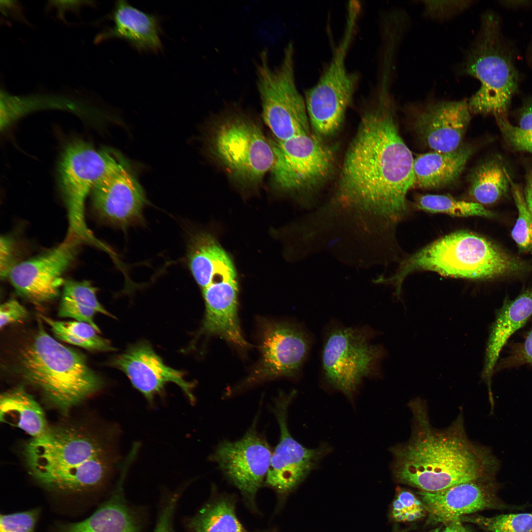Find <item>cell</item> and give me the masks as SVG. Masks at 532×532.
Segmentation results:
<instances>
[{
	"label": "cell",
	"mask_w": 532,
	"mask_h": 532,
	"mask_svg": "<svg viewBox=\"0 0 532 532\" xmlns=\"http://www.w3.org/2000/svg\"><path fill=\"white\" fill-rule=\"evenodd\" d=\"M374 91L345 153L336 194L343 203L373 208L398 220L408 211L414 159L399 133L391 89Z\"/></svg>",
	"instance_id": "1"
},
{
	"label": "cell",
	"mask_w": 532,
	"mask_h": 532,
	"mask_svg": "<svg viewBox=\"0 0 532 532\" xmlns=\"http://www.w3.org/2000/svg\"><path fill=\"white\" fill-rule=\"evenodd\" d=\"M408 406L412 416L410 438L390 449L398 482L435 492L467 481L496 480L500 460L489 447L469 439L462 412L440 430L432 426L424 400L413 399Z\"/></svg>",
	"instance_id": "2"
},
{
	"label": "cell",
	"mask_w": 532,
	"mask_h": 532,
	"mask_svg": "<svg viewBox=\"0 0 532 532\" xmlns=\"http://www.w3.org/2000/svg\"><path fill=\"white\" fill-rule=\"evenodd\" d=\"M42 321L38 316L35 328L12 349L9 369L66 413L100 391L104 382L82 353L51 336Z\"/></svg>",
	"instance_id": "3"
},
{
	"label": "cell",
	"mask_w": 532,
	"mask_h": 532,
	"mask_svg": "<svg viewBox=\"0 0 532 532\" xmlns=\"http://www.w3.org/2000/svg\"><path fill=\"white\" fill-rule=\"evenodd\" d=\"M24 456L29 473L44 487L77 493L94 489L110 468L108 450L91 432L71 426L48 428L26 444Z\"/></svg>",
	"instance_id": "4"
},
{
	"label": "cell",
	"mask_w": 532,
	"mask_h": 532,
	"mask_svg": "<svg viewBox=\"0 0 532 532\" xmlns=\"http://www.w3.org/2000/svg\"><path fill=\"white\" fill-rule=\"evenodd\" d=\"M429 270L444 276L487 280L532 270V265L477 233L461 231L441 237L407 258L393 277L397 293L408 274Z\"/></svg>",
	"instance_id": "5"
},
{
	"label": "cell",
	"mask_w": 532,
	"mask_h": 532,
	"mask_svg": "<svg viewBox=\"0 0 532 532\" xmlns=\"http://www.w3.org/2000/svg\"><path fill=\"white\" fill-rule=\"evenodd\" d=\"M512 45L505 36L500 19L492 11L481 16L476 36L461 64L462 75L477 79L478 90L469 99L471 114L507 117L520 77Z\"/></svg>",
	"instance_id": "6"
},
{
	"label": "cell",
	"mask_w": 532,
	"mask_h": 532,
	"mask_svg": "<svg viewBox=\"0 0 532 532\" xmlns=\"http://www.w3.org/2000/svg\"><path fill=\"white\" fill-rule=\"evenodd\" d=\"M125 167H127L126 160L113 150H97L81 141L73 142L67 146L58 168L59 186L67 210V233L73 234L84 243L105 252L108 250L87 226L85 218V201L98 183Z\"/></svg>",
	"instance_id": "7"
},
{
	"label": "cell",
	"mask_w": 532,
	"mask_h": 532,
	"mask_svg": "<svg viewBox=\"0 0 532 532\" xmlns=\"http://www.w3.org/2000/svg\"><path fill=\"white\" fill-rule=\"evenodd\" d=\"M254 63L262 117L275 139L283 141L311 133L304 98L297 86L292 41L284 47L277 65L270 66L266 48Z\"/></svg>",
	"instance_id": "8"
},
{
	"label": "cell",
	"mask_w": 532,
	"mask_h": 532,
	"mask_svg": "<svg viewBox=\"0 0 532 532\" xmlns=\"http://www.w3.org/2000/svg\"><path fill=\"white\" fill-rule=\"evenodd\" d=\"M360 9L355 4L347 6L341 39L318 81L305 92L310 126L320 138L330 136L340 129L356 89L358 76L347 70L346 61Z\"/></svg>",
	"instance_id": "9"
},
{
	"label": "cell",
	"mask_w": 532,
	"mask_h": 532,
	"mask_svg": "<svg viewBox=\"0 0 532 532\" xmlns=\"http://www.w3.org/2000/svg\"><path fill=\"white\" fill-rule=\"evenodd\" d=\"M222 122L208 139L210 153L238 183L258 185L273 164L270 140L243 113L231 112Z\"/></svg>",
	"instance_id": "10"
},
{
	"label": "cell",
	"mask_w": 532,
	"mask_h": 532,
	"mask_svg": "<svg viewBox=\"0 0 532 532\" xmlns=\"http://www.w3.org/2000/svg\"><path fill=\"white\" fill-rule=\"evenodd\" d=\"M270 142L274 158L270 172L278 189L283 192L312 189L331 175L334 165L333 153L315 134Z\"/></svg>",
	"instance_id": "11"
},
{
	"label": "cell",
	"mask_w": 532,
	"mask_h": 532,
	"mask_svg": "<svg viewBox=\"0 0 532 532\" xmlns=\"http://www.w3.org/2000/svg\"><path fill=\"white\" fill-rule=\"evenodd\" d=\"M362 331L337 328L328 336L322 354L327 381L352 399L364 377L370 375L383 355Z\"/></svg>",
	"instance_id": "12"
},
{
	"label": "cell",
	"mask_w": 532,
	"mask_h": 532,
	"mask_svg": "<svg viewBox=\"0 0 532 532\" xmlns=\"http://www.w3.org/2000/svg\"><path fill=\"white\" fill-rule=\"evenodd\" d=\"M257 416L240 439L220 442L210 457L252 510L256 509V494L265 484L273 451L257 430Z\"/></svg>",
	"instance_id": "13"
},
{
	"label": "cell",
	"mask_w": 532,
	"mask_h": 532,
	"mask_svg": "<svg viewBox=\"0 0 532 532\" xmlns=\"http://www.w3.org/2000/svg\"><path fill=\"white\" fill-rule=\"evenodd\" d=\"M259 362L249 375L230 390L233 395L258 383L281 377L295 376L308 351L306 334L290 323L262 319L260 323Z\"/></svg>",
	"instance_id": "14"
},
{
	"label": "cell",
	"mask_w": 532,
	"mask_h": 532,
	"mask_svg": "<svg viewBox=\"0 0 532 532\" xmlns=\"http://www.w3.org/2000/svg\"><path fill=\"white\" fill-rule=\"evenodd\" d=\"M295 391L279 394L272 408L280 430L279 440L272 451L265 484L284 498L306 478L331 450L327 445L307 448L291 435L287 424L289 406Z\"/></svg>",
	"instance_id": "15"
},
{
	"label": "cell",
	"mask_w": 532,
	"mask_h": 532,
	"mask_svg": "<svg viewBox=\"0 0 532 532\" xmlns=\"http://www.w3.org/2000/svg\"><path fill=\"white\" fill-rule=\"evenodd\" d=\"M83 243L75 235L67 233L58 245L21 261L8 279L16 293L30 302L37 305L50 302L60 296L66 281L64 275Z\"/></svg>",
	"instance_id": "16"
},
{
	"label": "cell",
	"mask_w": 532,
	"mask_h": 532,
	"mask_svg": "<svg viewBox=\"0 0 532 532\" xmlns=\"http://www.w3.org/2000/svg\"><path fill=\"white\" fill-rule=\"evenodd\" d=\"M108 363L123 371L151 405L155 397L162 394L165 385L169 382L177 385L190 402L195 401L192 393L194 383L186 381L182 371L166 366L147 341L131 345Z\"/></svg>",
	"instance_id": "17"
},
{
	"label": "cell",
	"mask_w": 532,
	"mask_h": 532,
	"mask_svg": "<svg viewBox=\"0 0 532 532\" xmlns=\"http://www.w3.org/2000/svg\"><path fill=\"white\" fill-rule=\"evenodd\" d=\"M500 487L496 480H476L438 491L420 490L418 494L430 521L446 524L484 509L512 508L499 498Z\"/></svg>",
	"instance_id": "18"
},
{
	"label": "cell",
	"mask_w": 532,
	"mask_h": 532,
	"mask_svg": "<svg viewBox=\"0 0 532 532\" xmlns=\"http://www.w3.org/2000/svg\"><path fill=\"white\" fill-rule=\"evenodd\" d=\"M91 194L93 209L103 221L126 228L142 220L146 196L127 167L101 180L94 187Z\"/></svg>",
	"instance_id": "19"
},
{
	"label": "cell",
	"mask_w": 532,
	"mask_h": 532,
	"mask_svg": "<svg viewBox=\"0 0 532 532\" xmlns=\"http://www.w3.org/2000/svg\"><path fill=\"white\" fill-rule=\"evenodd\" d=\"M471 114L466 99L433 102L417 114L415 128L433 151L450 152L461 146Z\"/></svg>",
	"instance_id": "20"
},
{
	"label": "cell",
	"mask_w": 532,
	"mask_h": 532,
	"mask_svg": "<svg viewBox=\"0 0 532 532\" xmlns=\"http://www.w3.org/2000/svg\"><path fill=\"white\" fill-rule=\"evenodd\" d=\"M532 315V288L514 299H505L497 311L487 342L482 378L486 383L490 405L494 404L492 377L500 353L510 336L522 328Z\"/></svg>",
	"instance_id": "21"
},
{
	"label": "cell",
	"mask_w": 532,
	"mask_h": 532,
	"mask_svg": "<svg viewBox=\"0 0 532 532\" xmlns=\"http://www.w3.org/2000/svg\"><path fill=\"white\" fill-rule=\"evenodd\" d=\"M131 465L127 460L122 463L115 489L92 515L82 521L64 525L60 532H140L139 517L124 493L125 479Z\"/></svg>",
	"instance_id": "22"
},
{
	"label": "cell",
	"mask_w": 532,
	"mask_h": 532,
	"mask_svg": "<svg viewBox=\"0 0 532 532\" xmlns=\"http://www.w3.org/2000/svg\"><path fill=\"white\" fill-rule=\"evenodd\" d=\"M113 26L100 39L117 38L126 40L140 52L158 53L163 48L158 17L145 13L125 0L117 1L111 15Z\"/></svg>",
	"instance_id": "23"
},
{
	"label": "cell",
	"mask_w": 532,
	"mask_h": 532,
	"mask_svg": "<svg viewBox=\"0 0 532 532\" xmlns=\"http://www.w3.org/2000/svg\"><path fill=\"white\" fill-rule=\"evenodd\" d=\"M238 292L230 290L202 294L205 311L198 335L219 336L239 350L249 347L239 326Z\"/></svg>",
	"instance_id": "24"
},
{
	"label": "cell",
	"mask_w": 532,
	"mask_h": 532,
	"mask_svg": "<svg viewBox=\"0 0 532 532\" xmlns=\"http://www.w3.org/2000/svg\"><path fill=\"white\" fill-rule=\"evenodd\" d=\"M469 146L448 152L432 151L417 156L414 161L413 188L432 189L455 181L473 153Z\"/></svg>",
	"instance_id": "25"
},
{
	"label": "cell",
	"mask_w": 532,
	"mask_h": 532,
	"mask_svg": "<svg viewBox=\"0 0 532 532\" xmlns=\"http://www.w3.org/2000/svg\"><path fill=\"white\" fill-rule=\"evenodd\" d=\"M0 420L35 437L48 429L44 412L24 386L4 392L0 397Z\"/></svg>",
	"instance_id": "26"
},
{
	"label": "cell",
	"mask_w": 532,
	"mask_h": 532,
	"mask_svg": "<svg viewBox=\"0 0 532 532\" xmlns=\"http://www.w3.org/2000/svg\"><path fill=\"white\" fill-rule=\"evenodd\" d=\"M209 500L185 522L187 532H248L235 512L233 496L220 494L214 487Z\"/></svg>",
	"instance_id": "27"
},
{
	"label": "cell",
	"mask_w": 532,
	"mask_h": 532,
	"mask_svg": "<svg viewBox=\"0 0 532 532\" xmlns=\"http://www.w3.org/2000/svg\"><path fill=\"white\" fill-rule=\"evenodd\" d=\"M97 292V289L89 281L66 280L62 288L58 316L88 323L100 333V329L94 321L95 315L100 313L115 317L99 301Z\"/></svg>",
	"instance_id": "28"
},
{
	"label": "cell",
	"mask_w": 532,
	"mask_h": 532,
	"mask_svg": "<svg viewBox=\"0 0 532 532\" xmlns=\"http://www.w3.org/2000/svg\"><path fill=\"white\" fill-rule=\"evenodd\" d=\"M512 178L503 162L496 157L479 164L470 176L469 194L482 205L494 204L511 190Z\"/></svg>",
	"instance_id": "29"
},
{
	"label": "cell",
	"mask_w": 532,
	"mask_h": 532,
	"mask_svg": "<svg viewBox=\"0 0 532 532\" xmlns=\"http://www.w3.org/2000/svg\"><path fill=\"white\" fill-rule=\"evenodd\" d=\"M51 328L58 339L92 351L107 352L115 350L110 342L98 334L88 323L78 321H58L48 316L39 315Z\"/></svg>",
	"instance_id": "30"
},
{
	"label": "cell",
	"mask_w": 532,
	"mask_h": 532,
	"mask_svg": "<svg viewBox=\"0 0 532 532\" xmlns=\"http://www.w3.org/2000/svg\"><path fill=\"white\" fill-rule=\"evenodd\" d=\"M416 207L425 211L445 213L456 217L479 216L493 218L495 214L475 202L460 200L449 196L425 195L418 196Z\"/></svg>",
	"instance_id": "31"
},
{
	"label": "cell",
	"mask_w": 532,
	"mask_h": 532,
	"mask_svg": "<svg viewBox=\"0 0 532 532\" xmlns=\"http://www.w3.org/2000/svg\"><path fill=\"white\" fill-rule=\"evenodd\" d=\"M459 520L475 524L487 532H532V513L493 517L465 516Z\"/></svg>",
	"instance_id": "32"
},
{
	"label": "cell",
	"mask_w": 532,
	"mask_h": 532,
	"mask_svg": "<svg viewBox=\"0 0 532 532\" xmlns=\"http://www.w3.org/2000/svg\"><path fill=\"white\" fill-rule=\"evenodd\" d=\"M511 190L518 214L511 231V236L519 251L532 253V215L527 206L523 191L512 180Z\"/></svg>",
	"instance_id": "33"
},
{
	"label": "cell",
	"mask_w": 532,
	"mask_h": 532,
	"mask_svg": "<svg viewBox=\"0 0 532 532\" xmlns=\"http://www.w3.org/2000/svg\"><path fill=\"white\" fill-rule=\"evenodd\" d=\"M391 516L399 522H411L424 516L426 510L411 492L398 488L391 507Z\"/></svg>",
	"instance_id": "34"
},
{
	"label": "cell",
	"mask_w": 532,
	"mask_h": 532,
	"mask_svg": "<svg viewBox=\"0 0 532 532\" xmlns=\"http://www.w3.org/2000/svg\"><path fill=\"white\" fill-rule=\"evenodd\" d=\"M505 141L516 151L532 153V129L524 130L512 125L507 117H495Z\"/></svg>",
	"instance_id": "35"
},
{
	"label": "cell",
	"mask_w": 532,
	"mask_h": 532,
	"mask_svg": "<svg viewBox=\"0 0 532 532\" xmlns=\"http://www.w3.org/2000/svg\"><path fill=\"white\" fill-rule=\"evenodd\" d=\"M424 14L427 17L437 20L450 19L469 8L473 1H422Z\"/></svg>",
	"instance_id": "36"
},
{
	"label": "cell",
	"mask_w": 532,
	"mask_h": 532,
	"mask_svg": "<svg viewBox=\"0 0 532 532\" xmlns=\"http://www.w3.org/2000/svg\"><path fill=\"white\" fill-rule=\"evenodd\" d=\"M39 511L29 510L1 515L0 532H34Z\"/></svg>",
	"instance_id": "37"
},
{
	"label": "cell",
	"mask_w": 532,
	"mask_h": 532,
	"mask_svg": "<svg viewBox=\"0 0 532 532\" xmlns=\"http://www.w3.org/2000/svg\"><path fill=\"white\" fill-rule=\"evenodd\" d=\"M19 251L14 238L9 235H1L0 238V277L8 279L12 269L20 262Z\"/></svg>",
	"instance_id": "38"
},
{
	"label": "cell",
	"mask_w": 532,
	"mask_h": 532,
	"mask_svg": "<svg viewBox=\"0 0 532 532\" xmlns=\"http://www.w3.org/2000/svg\"><path fill=\"white\" fill-rule=\"evenodd\" d=\"M180 496V492L172 494L166 500L159 513L153 532H174L173 517Z\"/></svg>",
	"instance_id": "39"
},
{
	"label": "cell",
	"mask_w": 532,
	"mask_h": 532,
	"mask_svg": "<svg viewBox=\"0 0 532 532\" xmlns=\"http://www.w3.org/2000/svg\"><path fill=\"white\" fill-rule=\"evenodd\" d=\"M28 317L27 309L16 299H10L0 305V328L23 321Z\"/></svg>",
	"instance_id": "40"
},
{
	"label": "cell",
	"mask_w": 532,
	"mask_h": 532,
	"mask_svg": "<svg viewBox=\"0 0 532 532\" xmlns=\"http://www.w3.org/2000/svg\"><path fill=\"white\" fill-rule=\"evenodd\" d=\"M525 364L532 365V329L525 340L517 345L511 354L504 360L501 366L512 367Z\"/></svg>",
	"instance_id": "41"
},
{
	"label": "cell",
	"mask_w": 532,
	"mask_h": 532,
	"mask_svg": "<svg viewBox=\"0 0 532 532\" xmlns=\"http://www.w3.org/2000/svg\"><path fill=\"white\" fill-rule=\"evenodd\" d=\"M518 127L524 130L532 129V97L526 100L520 109Z\"/></svg>",
	"instance_id": "42"
},
{
	"label": "cell",
	"mask_w": 532,
	"mask_h": 532,
	"mask_svg": "<svg viewBox=\"0 0 532 532\" xmlns=\"http://www.w3.org/2000/svg\"><path fill=\"white\" fill-rule=\"evenodd\" d=\"M502 7L513 10H518L532 7L531 0H503L499 1Z\"/></svg>",
	"instance_id": "43"
},
{
	"label": "cell",
	"mask_w": 532,
	"mask_h": 532,
	"mask_svg": "<svg viewBox=\"0 0 532 532\" xmlns=\"http://www.w3.org/2000/svg\"><path fill=\"white\" fill-rule=\"evenodd\" d=\"M523 193L527 206L532 215V170L527 175Z\"/></svg>",
	"instance_id": "44"
},
{
	"label": "cell",
	"mask_w": 532,
	"mask_h": 532,
	"mask_svg": "<svg viewBox=\"0 0 532 532\" xmlns=\"http://www.w3.org/2000/svg\"><path fill=\"white\" fill-rule=\"evenodd\" d=\"M445 524V527L440 532H472L460 520L453 521Z\"/></svg>",
	"instance_id": "45"
},
{
	"label": "cell",
	"mask_w": 532,
	"mask_h": 532,
	"mask_svg": "<svg viewBox=\"0 0 532 532\" xmlns=\"http://www.w3.org/2000/svg\"><path fill=\"white\" fill-rule=\"evenodd\" d=\"M528 55H529V59L530 62V63H531V64L532 65V41L531 42V46H530V47L529 48Z\"/></svg>",
	"instance_id": "46"
},
{
	"label": "cell",
	"mask_w": 532,
	"mask_h": 532,
	"mask_svg": "<svg viewBox=\"0 0 532 532\" xmlns=\"http://www.w3.org/2000/svg\"><path fill=\"white\" fill-rule=\"evenodd\" d=\"M406 530H401L398 527H395L394 528L392 532H406Z\"/></svg>",
	"instance_id": "47"
}]
</instances>
